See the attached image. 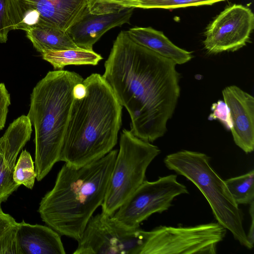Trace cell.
Segmentation results:
<instances>
[{
    "label": "cell",
    "mask_w": 254,
    "mask_h": 254,
    "mask_svg": "<svg viewBox=\"0 0 254 254\" xmlns=\"http://www.w3.org/2000/svg\"><path fill=\"white\" fill-rule=\"evenodd\" d=\"M177 64L121 31L104 64L102 76L127 110L130 131L152 142L167 131L180 96Z\"/></svg>",
    "instance_id": "1"
},
{
    "label": "cell",
    "mask_w": 254,
    "mask_h": 254,
    "mask_svg": "<svg viewBox=\"0 0 254 254\" xmlns=\"http://www.w3.org/2000/svg\"><path fill=\"white\" fill-rule=\"evenodd\" d=\"M118 150L79 168L65 163L55 185L40 201L41 219L61 236L80 239L95 210L101 206Z\"/></svg>",
    "instance_id": "2"
},
{
    "label": "cell",
    "mask_w": 254,
    "mask_h": 254,
    "mask_svg": "<svg viewBox=\"0 0 254 254\" xmlns=\"http://www.w3.org/2000/svg\"><path fill=\"white\" fill-rule=\"evenodd\" d=\"M86 95L74 99L60 161L79 168L103 157L116 145L123 106L99 73L83 80Z\"/></svg>",
    "instance_id": "3"
},
{
    "label": "cell",
    "mask_w": 254,
    "mask_h": 254,
    "mask_svg": "<svg viewBox=\"0 0 254 254\" xmlns=\"http://www.w3.org/2000/svg\"><path fill=\"white\" fill-rule=\"evenodd\" d=\"M84 79L68 70L49 71L33 88L27 115L35 130V169L41 181L60 161L74 97L73 89Z\"/></svg>",
    "instance_id": "4"
},
{
    "label": "cell",
    "mask_w": 254,
    "mask_h": 254,
    "mask_svg": "<svg viewBox=\"0 0 254 254\" xmlns=\"http://www.w3.org/2000/svg\"><path fill=\"white\" fill-rule=\"evenodd\" d=\"M209 162L205 154L186 150L169 154L164 160L168 169L184 176L198 189L218 223L230 231L241 245L251 249L243 227L244 214Z\"/></svg>",
    "instance_id": "5"
},
{
    "label": "cell",
    "mask_w": 254,
    "mask_h": 254,
    "mask_svg": "<svg viewBox=\"0 0 254 254\" xmlns=\"http://www.w3.org/2000/svg\"><path fill=\"white\" fill-rule=\"evenodd\" d=\"M161 152L150 142L124 129L102 203V213L112 216L145 181L147 169Z\"/></svg>",
    "instance_id": "6"
},
{
    "label": "cell",
    "mask_w": 254,
    "mask_h": 254,
    "mask_svg": "<svg viewBox=\"0 0 254 254\" xmlns=\"http://www.w3.org/2000/svg\"><path fill=\"white\" fill-rule=\"evenodd\" d=\"M226 232L219 223L190 227L159 226L148 231L140 254H215Z\"/></svg>",
    "instance_id": "7"
},
{
    "label": "cell",
    "mask_w": 254,
    "mask_h": 254,
    "mask_svg": "<svg viewBox=\"0 0 254 254\" xmlns=\"http://www.w3.org/2000/svg\"><path fill=\"white\" fill-rule=\"evenodd\" d=\"M148 231L123 226L113 216H92L74 254H140Z\"/></svg>",
    "instance_id": "8"
},
{
    "label": "cell",
    "mask_w": 254,
    "mask_h": 254,
    "mask_svg": "<svg viewBox=\"0 0 254 254\" xmlns=\"http://www.w3.org/2000/svg\"><path fill=\"white\" fill-rule=\"evenodd\" d=\"M171 174L153 182L144 181L113 215L123 226L139 228L155 213H161L172 206L176 196L189 193L187 187Z\"/></svg>",
    "instance_id": "9"
},
{
    "label": "cell",
    "mask_w": 254,
    "mask_h": 254,
    "mask_svg": "<svg viewBox=\"0 0 254 254\" xmlns=\"http://www.w3.org/2000/svg\"><path fill=\"white\" fill-rule=\"evenodd\" d=\"M254 27V14L243 5L234 4L225 8L209 24L203 41L210 54L235 52L249 41Z\"/></svg>",
    "instance_id": "10"
},
{
    "label": "cell",
    "mask_w": 254,
    "mask_h": 254,
    "mask_svg": "<svg viewBox=\"0 0 254 254\" xmlns=\"http://www.w3.org/2000/svg\"><path fill=\"white\" fill-rule=\"evenodd\" d=\"M32 124L27 116L14 120L0 137V204L20 186L13 180L17 157L29 140Z\"/></svg>",
    "instance_id": "11"
},
{
    "label": "cell",
    "mask_w": 254,
    "mask_h": 254,
    "mask_svg": "<svg viewBox=\"0 0 254 254\" xmlns=\"http://www.w3.org/2000/svg\"><path fill=\"white\" fill-rule=\"evenodd\" d=\"M232 122L231 131L235 144L245 153L254 149V98L236 85L222 90Z\"/></svg>",
    "instance_id": "12"
},
{
    "label": "cell",
    "mask_w": 254,
    "mask_h": 254,
    "mask_svg": "<svg viewBox=\"0 0 254 254\" xmlns=\"http://www.w3.org/2000/svg\"><path fill=\"white\" fill-rule=\"evenodd\" d=\"M9 4L10 10L34 9L39 14V23L65 32L88 11L85 0H9Z\"/></svg>",
    "instance_id": "13"
},
{
    "label": "cell",
    "mask_w": 254,
    "mask_h": 254,
    "mask_svg": "<svg viewBox=\"0 0 254 254\" xmlns=\"http://www.w3.org/2000/svg\"><path fill=\"white\" fill-rule=\"evenodd\" d=\"M133 9L99 15L88 11L67 32L78 48L93 50V45L108 30L130 23Z\"/></svg>",
    "instance_id": "14"
},
{
    "label": "cell",
    "mask_w": 254,
    "mask_h": 254,
    "mask_svg": "<svg viewBox=\"0 0 254 254\" xmlns=\"http://www.w3.org/2000/svg\"><path fill=\"white\" fill-rule=\"evenodd\" d=\"M61 236L48 226L30 224L23 220L17 224L20 254H65Z\"/></svg>",
    "instance_id": "15"
},
{
    "label": "cell",
    "mask_w": 254,
    "mask_h": 254,
    "mask_svg": "<svg viewBox=\"0 0 254 254\" xmlns=\"http://www.w3.org/2000/svg\"><path fill=\"white\" fill-rule=\"evenodd\" d=\"M127 32L130 37L138 44L172 60L177 64L188 63L193 57L191 52L177 46L163 32L151 27H135Z\"/></svg>",
    "instance_id": "16"
},
{
    "label": "cell",
    "mask_w": 254,
    "mask_h": 254,
    "mask_svg": "<svg viewBox=\"0 0 254 254\" xmlns=\"http://www.w3.org/2000/svg\"><path fill=\"white\" fill-rule=\"evenodd\" d=\"M26 33L34 48L41 54L78 48L67 32L51 24L39 23Z\"/></svg>",
    "instance_id": "17"
},
{
    "label": "cell",
    "mask_w": 254,
    "mask_h": 254,
    "mask_svg": "<svg viewBox=\"0 0 254 254\" xmlns=\"http://www.w3.org/2000/svg\"><path fill=\"white\" fill-rule=\"evenodd\" d=\"M43 60L49 62L55 70L63 69L69 65H96L103 59L93 50L81 48L58 51H47L41 54Z\"/></svg>",
    "instance_id": "18"
},
{
    "label": "cell",
    "mask_w": 254,
    "mask_h": 254,
    "mask_svg": "<svg viewBox=\"0 0 254 254\" xmlns=\"http://www.w3.org/2000/svg\"><path fill=\"white\" fill-rule=\"evenodd\" d=\"M254 171L224 181L236 203L250 204L254 200Z\"/></svg>",
    "instance_id": "19"
},
{
    "label": "cell",
    "mask_w": 254,
    "mask_h": 254,
    "mask_svg": "<svg viewBox=\"0 0 254 254\" xmlns=\"http://www.w3.org/2000/svg\"><path fill=\"white\" fill-rule=\"evenodd\" d=\"M34 163L30 153L26 150H23L13 171V180L17 185H22L31 190L33 189L36 179Z\"/></svg>",
    "instance_id": "20"
},
{
    "label": "cell",
    "mask_w": 254,
    "mask_h": 254,
    "mask_svg": "<svg viewBox=\"0 0 254 254\" xmlns=\"http://www.w3.org/2000/svg\"><path fill=\"white\" fill-rule=\"evenodd\" d=\"M17 222L4 213L0 204V254H6L13 249Z\"/></svg>",
    "instance_id": "21"
},
{
    "label": "cell",
    "mask_w": 254,
    "mask_h": 254,
    "mask_svg": "<svg viewBox=\"0 0 254 254\" xmlns=\"http://www.w3.org/2000/svg\"><path fill=\"white\" fill-rule=\"evenodd\" d=\"M226 0H139L136 8L175 9L189 6L211 5Z\"/></svg>",
    "instance_id": "22"
},
{
    "label": "cell",
    "mask_w": 254,
    "mask_h": 254,
    "mask_svg": "<svg viewBox=\"0 0 254 254\" xmlns=\"http://www.w3.org/2000/svg\"><path fill=\"white\" fill-rule=\"evenodd\" d=\"M88 11L93 14H103L136 8L139 0H85Z\"/></svg>",
    "instance_id": "23"
},
{
    "label": "cell",
    "mask_w": 254,
    "mask_h": 254,
    "mask_svg": "<svg viewBox=\"0 0 254 254\" xmlns=\"http://www.w3.org/2000/svg\"><path fill=\"white\" fill-rule=\"evenodd\" d=\"M12 30L9 0H0V43H6L8 32Z\"/></svg>",
    "instance_id": "24"
},
{
    "label": "cell",
    "mask_w": 254,
    "mask_h": 254,
    "mask_svg": "<svg viewBox=\"0 0 254 254\" xmlns=\"http://www.w3.org/2000/svg\"><path fill=\"white\" fill-rule=\"evenodd\" d=\"M212 113L209 116V120H218L227 129H231L232 122L229 109L224 101L219 100L211 107Z\"/></svg>",
    "instance_id": "25"
},
{
    "label": "cell",
    "mask_w": 254,
    "mask_h": 254,
    "mask_svg": "<svg viewBox=\"0 0 254 254\" xmlns=\"http://www.w3.org/2000/svg\"><path fill=\"white\" fill-rule=\"evenodd\" d=\"M10 103V94L5 84L0 83V130L4 127Z\"/></svg>",
    "instance_id": "26"
},
{
    "label": "cell",
    "mask_w": 254,
    "mask_h": 254,
    "mask_svg": "<svg viewBox=\"0 0 254 254\" xmlns=\"http://www.w3.org/2000/svg\"><path fill=\"white\" fill-rule=\"evenodd\" d=\"M250 204L249 212L252 222L249 232L247 235V238L249 243L253 247L254 243V200L252 201Z\"/></svg>",
    "instance_id": "27"
},
{
    "label": "cell",
    "mask_w": 254,
    "mask_h": 254,
    "mask_svg": "<svg viewBox=\"0 0 254 254\" xmlns=\"http://www.w3.org/2000/svg\"><path fill=\"white\" fill-rule=\"evenodd\" d=\"M86 93V89L85 85L82 82L76 84L73 89V95L74 99H81Z\"/></svg>",
    "instance_id": "28"
}]
</instances>
